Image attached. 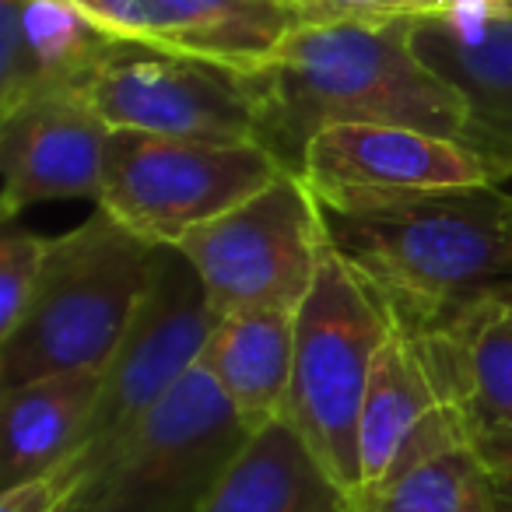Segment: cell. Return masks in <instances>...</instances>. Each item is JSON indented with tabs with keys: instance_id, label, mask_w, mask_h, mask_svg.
Instances as JSON below:
<instances>
[{
	"instance_id": "23",
	"label": "cell",
	"mask_w": 512,
	"mask_h": 512,
	"mask_svg": "<svg viewBox=\"0 0 512 512\" xmlns=\"http://www.w3.org/2000/svg\"><path fill=\"white\" fill-rule=\"evenodd\" d=\"M85 481L81 477V467L74 456H67L64 463H57L46 474L32 477L25 484H15V488H4L0 495V512H60L67 498L78 491V484Z\"/></svg>"
},
{
	"instance_id": "19",
	"label": "cell",
	"mask_w": 512,
	"mask_h": 512,
	"mask_svg": "<svg viewBox=\"0 0 512 512\" xmlns=\"http://www.w3.org/2000/svg\"><path fill=\"white\" fill-rule=\"evenodd\" d=\"M355 512H498L495 477L467 439L411 460L376 488L351 498Z\"/></svg>"
},
{
	"instance_id": "6",
	"label": "cell",
	"mask_w": 512,
	"mask_h": 512,
	"mask_svg": "<svg viewBox=\"0 0 512 512\" xmlns=\"http://www.w3.org/2000/svg\"><path fill=\"white\" fill-rule=\"evenodd\" d=\"M281 172L285 165L264 144H211L113 130L95 207L151 246H179L193 228L256 197Z\"/></svg>"
},
{
	"instance_id": "4",
	"label": "cell",
	"mask_w": 512,
	"mask_h": 512,
	"mask_svg": "<svg viewBox=\"0 0 512 512\" xmlns=\"http://www.w3.org/2000/svg\"><path fill=\"white\" fill-rule=\"evenodd\" d=\"M390 327V313L376 295L327 249L313 288L295 313V369L285 418L351 498L362 488L358 418Z\"/></svg>"
},
{
	"instance_id": "1",
	"label": "cell",
	"mask_w": 512,
	"mask_h": 512,
	"mask_svg": "<svg viewBox=\"0 0 512 512\" xmlns=\"http://www.w3.org/2000/svg\"><path fill=\"white\" fill-rule=\"evenodd\" d=\"M316 204L330 249L411 334L512 281V204L495 183Z\"/></svg>"
},
{
	"instance_id": "15",
	"label": "cell",
	"mask_w": 512,
	"mask_h": 512,
	"mask_svg": "<svg viewBox=\"0 0 512 512\" xmlns=\"http://www.w3.org/2000/svg\"><path fill=\"white\" fill-rule=\"evenodd\" d=\"M120 50L74 0H0V113L50 92H92Z\"/></svg>"
},
{
	"instance_id": "20",
	"label": "cell",
	"mask_w": 512,
	"mask_h": 512,
	"mask_svg": "<svg viewBox=\"0 0 512 512\" xmlns=\"http://www.w3.org/2000/svg\"><path fill=\"white\" fill-rule=\"evenodd\" d=\"M74 4L120 43L193 53V36L179 0H74Z\"/></svg>"
},
{
	"instance_id": "10",
	"label": "cell",
	"mask_w": 512,
	"mask_h": 512,
	"mask_svg": "<svg viewBox=\"0 0 512 512\" xmlns=\"http://www.w3.org/2000/svg\"><path fill=\"white\" fill-rule=\"evenodd\" d=\"M302 179L316 200H365L495 183V169L463 141L386 123H341L309 141Z\"/></svg>"
},
{
	"instance_id": "21",
	"label": "cell",
	"mask_w": 512,
	"mask_h": 512,
	"mask_svg": "<svg viewBox=\"0 0 512 512\" xmlns=\"http://www.w3.org/2000/svg\"><path fill=\"white\" fill-rule=\"evenodd\" d=\"M46 253H50V235L8 228L0 239V334H8L22 320L43 274Z\"/></svg>"
},
{
	"instance_id": "11",
	"label": "cell",
	"mask_w": 512,
	"mask_h": 512,
	"mask_svg": "<svg viewBox=\"0 0 512 512\" xmlns=\"http://www.w3.org/2000/svg\"><path fill=\"white\" fill-rule=\"evenodd\" d=\"M418 57L467 106L463 144L495 169L512 172V0H453L411 18Z\"/></svg>"
},
{
	"instance_id": "24",
	"label": "cell",
	"mask_w": 512,
	"mask_h": 512,
	"mask_svg": "<svg viewBox=\"0 0 512 512\" xmlns=\"http://www.w3.org/2000/svg\"><path fill=\"white\" fill-rule=\"evenodd\" d=\"M491 477H495L498 512H512V460L495 463V467H491Z\"/></svg>"
},
{
	"instance_id": "27",
	"label": "cell",
	"mask_w": 512,
	"mask_h": 512,
	"mask_svg": "<svg viewBox=\"0 0 512 512\" xmlns=\"http://www.w3.org/2000/svg\"><path fill=\"white\" fill-rule=\"evenodd\" d=\"M348 512H355V509H348Z\"/></svg>"
},
{
	"instance_id": "13",
	"label": "cell",
	"mask_w": 512,
	"mask_h": 512,
	"mask_svg": "<svg viewBox=\"0 0 512 512\" xmlns=\"http://www.w3.org/2000/svg\"><path fill=\"white\" fill-rule=\"evenodd\" d=\"M456 439L467 435L453 411L428 337L393 323L372 365L358 418V495L390 481L411 460Z\"/></svg>"
},
{
	"instance_id": "2",
	"label": "cell",
	"mask_w": 512,
	"mask_h": 512,
	"mask_svg": "<svg viewBox=\"0 0 512 512\" xmlns=\"http://www.w3.org/2000/svg\"><path fill=\"white\" fill-rule=\"evenodd\" d=\"M260 106V144L302 176L320 130L386 123L463 141L467 106L418 57L411 18L299 22L278 50L249 71Z\"/></svg>"
},
{
	"instance_id": "9",
	"label": "cell",
	"mask_w": 512,
	"mask_h": 512,
	"mask_svg": "<svg viewBox=\"0 0 512 512\" xmlns=\"http://www.w3.org/2000/svg\"><path fill=\"white\" fill-rule=\"evenodd\" d=\"M88 99L113 130L211 144H260L253 78L221 60L120 43Z\"/></svg>"
},
{
	"instance_id": "7",
	"label": "cell",
	"mask_w": 512,
	"mask_h": 512,
	"mask_svg": "<svg viewBox=\"0 0 512 512\" xmlns=\"http://www.w3.org/2000/svg\"><path fill=\"white\" fill-rule=\"evenodd\" d=\"M179 249L221 320L256 309L299 313L330 246L306 179L281 172L256 197L193 228Z\"/></svg>"
},
{
	"instance_id": "3",
	"label": "cell",
	"mask_w": 512,
	"mask_h": 512,
	"mask_svg": "<svg viewBox=\"0 0 512 512\" xmlns=\"http://www.w3.org/2000/svg\"><path fill=\"white\" fill-rule=\"evenodd\" d=\"M155 249L102 207L53 235L22 320L0 334V390L60 372H106L141 306Z\"/></svg>"
},
{
	"instance_id": "18",
	"label": "cell",
	"mask_w": 512,
	"mask_h": 512,
	"mask_svg": "<svg viewBox=\"0 0 512 512\" xmlns=\"http://www.w3.org/2000/svg\"><path fill=\"white\" fill-rule=\"evenodd\" d=\"M351 495L288 418L246 439L200 512H348Z\"/></svg>"
},
{
	"instance_id": "22",
	"label": "cell",
	"mask_w": 512,
	"mask_h": 512,
	"mask_svg": "<svg viewBox=\"0 0 512 512\" xmlns=\"http://www.w3.org/2000/svg\"><path fill=\"white\" fill-rule=\"evenodd\" d=\"M453 0H292L299 22H390L449 8Z\"/></svg>"
},
{
	"instance_id": "14",
	"label": "cell",
	"mask_w": 512,
	"mask_h": 512,
	"mask_svg": "<svg viewBox=\"0 0 512 512\" xmlns=\"http://www.w3.org/2000/svg\"><path fill=\"white\" fill-rule=\"evenodd\" d=\"M425 337L467 442L488 467L512 460V281Z\"/></svg>"
},
{
	"instance_id": "12",
	"label": "cell",
	"mask_w": 512,
	"mask_h": 512,
	"mask_svg": "<svg viewBox=\"0 0 512 512\" xmlns=\"http://www.w3.org/2000/svg\"><path fill=\"white\" fill-rule=\"evenodd\" d=\"M113 127L85 92H50L0 113L4 221L46 200H99Z\"/></svg>"
},
{
	"instance_id": "17",
	"label": "cell",
	"mask_w": 512,
	"mask_h": 512,
	"mask_svg": "<svg viewBox=\"0 0 512 512\" xmlns=\"http://www.w3.org/2000/svg\"><path fill=\"white\" fill-rule=\"evenodd\" d=\"M102 393V369L43 376L0 390V488H15L78 453Z\"/></svg>"
},
{
	"instance_id": "26",
	"label": "cell",
	"mask_w": 512,
	"mask_h": 512,
	"mask_svg": "<svg viewBox=\"0 0 512 512\" xmlns=\"http://www.w3.org/2000/svg\"><path fill=\"white\" fill-rule=\"evenodd\" d=\"M281 4H292V0H281Z\"/></svg>"
},
{
	"instance_id": "5",
	"label": "cell",
	"mask_w": 512,
	"mask_h": 512,
	"mask_svg": "<svg viewBox=\"0 0 512 512\" xmlns=\"http://www.w3.org/2000/svg\"><path fill=\"white\" fill-rule=\"evenodd\" d=\"M249 435L214 379L193 369L88 470L60 512H200Z\"/></svg>"
},
{
	"instance_id": "8",
	"label": "cell",
	"mask_w": 512,
	"mask_h": 512,
	"mask_svg": "<svg viewBox=\"0 0 512 512\" xmlns=\"http://www.w3.org/2000/svg\"><path fill=\"white\" fill-rule=\"evenodd\" d=\"M214 320L204 281L183 249L158 246L141 306L102 372L99 404L78 453H71L81 477L197 369Z\"/></svg>"
},
{
	"instance_id": "25",
	"label": "cell",
	"mask_w": 512,
	"mask_h": 512,
	"mask_svg": "<svg viewBox=\"0 0 512 512\" xmlns=\"http://www.w3.org/2000/svg\"><path fill=\"white\" fill-rule=\"evenodd\" d=\"M498 190H502L505 193V197H509V204H512V172H509V176H505V179H498Z\"/></svg>"
},
{
	"instance_id": "16",
	"label": "cell",
	"mask_w": 512,
	"mask_h": 512,
	"mask_svg": "<svg viewBox=\"0 0 512 512\" xmlns=\"http://www.w3.org/2000/svg\"><path fill=\"white\" fill-rule=\"evenodd\" d=\"M197 369L214 379L249 432L288 414L295 369V313L256 309L214 320Z\"/></svg>"
}]
</instances>
